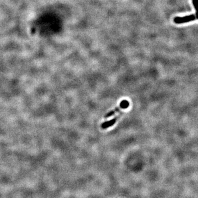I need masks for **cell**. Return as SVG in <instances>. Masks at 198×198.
Masks as SVG:
<instances>
[{
	"mask_svg": "<svg viewBox=\"0 0 198 198\" xmlns=\"http://www.w3.org/2000/svg\"><path fill=\"white\" fill-rule=\"evenodd\" d=\"M129 106H130V103H129V102L127 100H123L121 102V103H120V105L118 106L117 107V108H116L114 110H112L111 111L109 112L108 113H107L105 116L104 118H107L108 117H110L112 116L113 115H114V114H116V112H119L121 110H122V109L124 110V109L127 108L129 107Z\"/></svg>",
	"mask_w": 198,
	"mask_h": 198,
	"instance_id": "cell-1",
	"label": "cell"
},
{
	"mask_svg": "<svg viewBox=\"0 0 198 198\" xmlns=\"http://www.w3.org/2000/svg\"><path fill=\"white\" fill-rule=\"evenodd\" d=\"M196 19V16L194 15H187L184 17H177L174 18V22L176 24H182L188 23L194 21Z\"/></svg>",
	"mask_w": 198,
	"mask_h": 198,
	"instance_id": "cell-2",
	"label": "cell"
},
{
	"mask_svg": "<svg viewBox=\"0 0 198 198\" xmlns=\"http://www.w3.org/2000/svg\"><path fill=\"white\" fill-rule=\"evenodd\" d=\"M123 114V112H122V113H121V114H120V115H118V116L116 117L115 118H113L112 120H110V121H108L104 122V123L101 124V128H102V129H106V128H108V127H110L112 126L113 125H114V124H115V123L117 121L118 118H120Z\"/></svg>",
	"mask_w": 198,
	"mask_h": 198,
	"instance_id": "cell-3",
	"label": "cell"
},
{
	"mask_svg": "<svg viewBox=\"0 0 198 198\" xmlns=\"http://www.w3.org/2000/svg\"><path fill=\"white\" fill-rule=\"evenodd\" d=\"M193 6L196 11V18L198 19V0H192Z\"/></svg>",
	"mask_w": 198,
	"mask_h": 198,
	"instance_id": "cell-4",
	"label": "cell"
}]
</instances>
